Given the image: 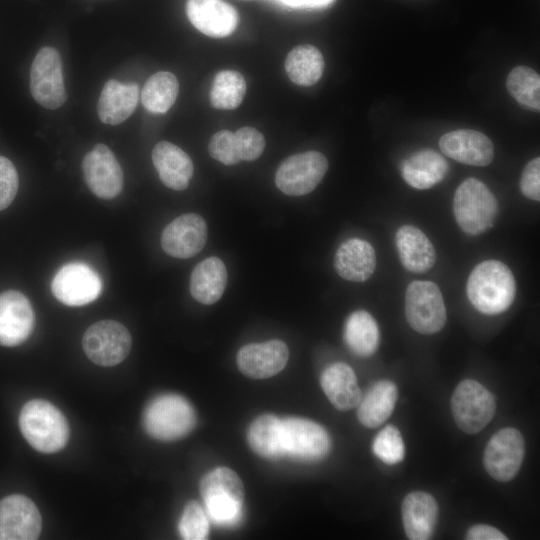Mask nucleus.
<instances>
[{
	"mask_svg": "<svg viewBox=\"0 0 540 540\" xmlns=\"http://www.w3.org/2000/svg\"><path fill=\"white\" fill-rule=\"evenodd\" d=\"M199 487L206 513L214 523L233 526L241 521L245 492L236 472L217 467L202 477Z\"/></svg>",
	"mask_w": 540,
	"mask_h": 540,
	"instance_id": "nucleus-3",
	"label": "nucleus"
},
{
	"mask_svg": "<svg viewBox=\"0 0 540 540\" xmlns=\"http://www.w3.org/2000/svg\"><path fill=\"white\" fill-rule=\"evenodd\" d=\"M395 243L406 270L420 274L433 267L436 260L434 246L419 228L408 224L401 226L396 232Z\"/></svg>",
	"mask_w": 540,
	"mask_h": 540,
	"instance_id": "nucleus-25",
	"label": "nucleus"
},
{
	"mask_svg": "<svg viewBox=\"0 0 540 540\" xmlns=\"http://www.w3.org/2000/svg\"><path fill=\"white\" fill-rule=\"evenodd\" d=\"M405 316L410 327L420 334L439 332L447 320L439 287L431 281L411 282L405 294Z\"/></svg>",
	"mask_w": 540,
	"mask_h": 540,
	"instance_id": "nucleus-7",
	"label": "nucleus"
},
{
	"mask_svg": "<svg viewBox=\"0 0 540 540\" xmlns=\"http://www.w3.org/2000/svg\"><path fill=\"white\" fill-rule=\"evenodd\" d=\"M19 186L18 174L13 163L0 156V211L14 200Z\"/></svg>",
	"mask_w": 540,
	"mask_h": 540,
	"instance_id": "nucleus-40",
	"label": "nucleus"
},
{
	"mask_svg": "<svg viewBox=\"0 0 540 540\" xmlns=\"http://www.w3.org/2000/svg\"><path fill=\"white\" fill-rule=\"evenodd\" d=\"M441 151L460 163L486 166L494 158V145L483 133L459 129L444 134L439 140Z\"/></svg>",
	"mask_w": 540,
	"mask_h": 540,
	"instance_id": "nucleus-20",
	"label": "nucleus"
},
{
	"mask_svg": "<svg viewBox=\"0 0 540 540\" xmlns=\"http://www.w3.org/2000/svg\"><path fill=\"white\" fill-rule=\"evenodd\" d=\"M374 454L384 463H400L405 456V445L400 431L394 425L385 426L374 438Z\"/></svg>",
	"mask_w": 540,
	"mask_h": 540,
	"instance_id": "nucleus-36",
	"label": "nucleus"
},
{
	"mask_svg": "<svg viewBox=\"0 0 540 540\" xmlns=\"http://www.w3.org/2000/svg\"><path fill=\"white\" fill-rule=\"evenodd\" d=\"M453 212L458 226L465 233L479 235L493 226L498 202L483 182L468 178L455 191Z\"/></svg>",
	"mask_w": 540,
	"mask_h": 540,
	"instance_id": "nucleus-5",
	"label": "nucleus"
},
{
	"mask_svg": "<svg viewBox=\"0 0 540 540\" xmlns=\"http://www.w3.org/2000/svg\"><path fill=\"white\" fill-rule=\"evenodd\" d=\"M285 70L290 80L295 84L311 86L322 76L324 70L323 55L313 45H299L287 55Z\"/></svg>",
	"mask_w": 540,
	"mask_h": 540,
	"instance_id": "nucleus-32",
	"label": "nucleus"
},
{
	"mask_svg": "<svg viewBox=\"0 0 540 540\" xmlns=\"http://www.w3.org/2000/svg\"><path fill=\"white\" fill-rule=\"evenodd\" d=\"M398 397L396 385L389 380L374 383L361 397L357 409L359 422L367 428H376L392 414Z\"/></svg>",
	"mask_w": 540,
	"mask_h": 540,
	"instance_id": "nucleus-29",
	"label": "nucleus"
},
{
	"mask_svg": "<svg viewBox=\"0 0 540 540\" xmlns=\"http://www.w3.org/2000/svg\"><path fill=\"white\" fill-rule=\"evenodd\" d=\"M206 241V222L195 213L178 216L164 228L161 235L164 252L179 259L195 256L203 249Z\"/></svg>",
	"mask_w": 540,
	"mask_h": 540,
	"instance_id": "nucleus-16",
	"label": "nucleus"
},
{
	"mask_svg": "<svg viewBox=\"0 0 540 540\" xmlns=\"http://www.w3.org/2000/svg\"><path fill=\"white\" fill-rule=\"evenodd\" d=\"M35 315L28 298L16 290L0 294V345L14 347L28 339Z\"/></svg>",
	"mask_w": 540,
	"mask_h": 540,
	"instance_id": "nucleus-17",
	"label": "nucleus"
},
{
	"mask_svg": "<svg viewBox=\"0 0 540 540\" xmlns=\"http://www.w3.org/2000/svg\"><path fill=\"white\" fill-rule=\"evenodd\" d=\"M343 338L352 353L368 357L379 345V328L373 316L365 310L352 312L346 319Z\"/></svg>",
	"mask_w": 540,
	"mask_h": 540,
	"instance_id": "nucleus-30",
	"label": "nucleus"
},
{
	"mask_svg": "<svg viewBox=\"0 0 540 540\" xmlns=\"http://www.w3.org/2000/svg\"><path fill=\"white\" fill-rule=\"evenodd\" d=\"M472 306L487 315L506 311L513 303L516 283L512 271L498 260H486L474 267L466 284Z\"/></svg>",
	"mask_w": 540,
	"mask_h": 540,
	"instance_id": "nucleus-1",
	"label": "nucleus"
},
{
	"mask_svg": "<svg viewBox=\"0 0 540 540\" xmlns=\"http://www.w3.org/2000/svg\"><path fill=\"white\" fill-rule=\"evenodd\" d=\"M132 339L127 328L114 320H101L84 333L82 346L86 356L104 367L121 363L129 354Z\"/></svg>",
	"mask_w": 540,
	"mask_h": 540,
	"instance_id": "nucleus-8",
	"label": "nucleus"
},
{
	"mask_svg": "<svg viewBox=\"0 0 540 540\" xmlns=\"http://www.w3.org/2000/svg\"><path fill=\"white\" fill-rule=\"evenodd\" d=\"M139 101V87L135 83H121L111 79L101 91L97 113L99 119L110 125L124 122L134 112Z\"/></svg>",
	"mask_w": 540,
	"mask_h": 540,
	"instance_id": "nucleus-26",
	"label": "nucleus"
},
{
	"mask_svg": "<svg viewBox=\"0 0 540 540\" xmlns=\"http://www.w3.org/2000/svg\"><path fill=\"white\" fill-rule=\"evenodd\" d=\"M53 295L68 306H82L96 300L102 290L99 275L87 264L72 262L61 267L51 282Z\"/></svg>",
	"mask_w": 540,
	"mask_h": 540,
	"instance_id": "nucleus-13",
	"label": "nucleus"
},
{
	"mask_svg": "<svg viewBox=\"0 0 540 540\" xmlns=\"http://www.w3.org/2000/svg\"><path fill=\"white\" fill-rule=\"evenodd\" d=\"M469 540H506L507 537L497 528L486 524L470 527L466 533Z\"/></svg>",
	"mask_w": 540,
	"mask_h": 540,
	"instance_id": "nucleus-42",
	"label": "nucleus"
},
{
	"mask_svg": "<svg viewBox=\"0 0 540 540\" xmlns=\"http://www.w3.org/2000/svg\"><path fill=\"white\" fill-rule=\"evenodd\" d=\"M320 385L331 404L340 411L357 407L362 397L353 369L343 362L327 366L321 374Z\"/></svg>",
	"mask_w": 540,
	"mask_h": 540,
	"instance_id": "nucleus-24",
	"label": "nucleus"
},
{
	"mask_svg": "<svg viewBox=\"0 0 540 540\" xmlns=\"http://www.w3.org/2000/svg\"><path fill=\"white\" fill-rule=\"evenodd\" d=\"M179 92L176 76L160 71L148 78L141 91L143 106L152 113H166L174 104Z\"/></svg>",
	"mask_w": 540,
	"mask_h": 540,
	"instance_id": "nucleus-33",
	"label": "nucleus"
},
{
	"mask_svg": "<svg viewBox=\"0 0 540 540\" xmlns=\"http://www.w3.org/2000/svg\"><path fill=\"white\" fill-rule=\"evenodd\" d=\"M334 268L345 280L364 282L376 268V254L366 240L351 238L344 241L336 251Z\"/></svg>",
	"mask_w": 540,
	"mask_h": 540,
	"instance_id": "nucleus-22",
	"label": "nucleus"
},
{
	"mask_svg": "<svg viewBox=\"0 0 540 540\" xmlns=\"http://www.w3.org/2000/svg\"><path fill=\"white\" fill-rule=\"evenodd\" d=\"M280 1L294 8H324L331 5L335 0H280Z\"/></svg>",
	"mask_w": 540,
	"mask_h": 540,
	"instance_id": "nucleus-43",
	"label": "nucleus"
},
{
	"mask_svg": "<svg viewBox=\"0 0 540 540\" xmlns=\"http://www.w3.org/2000/svg\"><path fill=\"white\" fill-rule=\"evenodd\" d=\"M208 150L212 158L225 165L242 161L236 135L228 130L215 133L209 141Z\"/></svg>",
	"mask_w": 540,
	"mask_h": 540,
	"instance_id": "nucleus-38",
	"label": "nucleus"
},
{
	"mask_svg": "<svg viewBox=\"0 0 540 540\" xmlns=\"http://www.w3.org/2000/svg\"><path fill=\"white\" fill-rule=\"evenodd\" d=\"M285 456L314 462L326 457L331 448L328 432L320 424L305 418L281 419Z\"/></svg>",
	"mask_w": 540,
	"mask_h": 540,
	"instance_id": "nucleus-9",
	"label": "nucleus"
},
{
	"mask_svg": "<svg viewBox=\"0 0 540 540\" xmlns=\"http://www.w3.org/2000/svg\"><path fill=\"white\" fill-rule=\"evenodd\" d=\"M227 280L228 274L224 262L218 257H208L193 269L190 276V293L202 304H214L223 295Z\"/></svg>",
	"mask_w": 540,
	"mask_h": 540,
	"instance_id": "nucleus-28",
	"label": "nucleus"
},
{
	"mask_svg": "<svg viewBox=\"0 0 540 540\" xmlns=\"http://www.w3.org/2000/svg\"><path fill=\"white\" fill-rule=\"evenodd\" d=\"M186 13L192 25L209 37H226L239 23L236 9L223 0H188Z\"/></svg>",
	"mask_w": 540,
	"mask_h": 540,
	"instance_id": "nucleus-19",
	"label": "nucleus"
},
{
	"mask_svg": "<svg viewBox=\"0 0 540 540\" xmlns=\"http://www.w3.org/2000/svg\"><path fill=\"white\" fill-rule=\"evenodd\" d=\"M446 159L431 149L411 154L401 165L402 177L415 189L425 190L441 182L448 172Z\"/></svg>",
	"mask_w": 540,
	"mask_h": 540,
	"instance_id": "nucleus-27",
	"label": "nucleus"
},
{
	"mask_svg": "<svg viewBox=\"0 0 540 540\" xmlns=\"http://www.w3.org/2000/svg\"><path fill=\"white\" fill-rule=\"evenodd\" d=\"M251 449L267 459L284 457L281 419L272 414H263L252 421L247 432Z\"/></svg>",
	"mask_w": 540,
	"mask_h": 540,
	"instance_id": "nucleus-31",
	"label": "nucleus"
},
{
	"mask_svg": "<svg viewBox=\"0 0 540 540\" xmlns=\"http://www.w3.org/2000/svg\"><path fill=\"white\" fill-rule=\"evenodd\" d=\"M19 427L26 441L41 453H55L69 440L70 429L64 414L52 403L34 399L24 404Z\"/></svg>",
	"mask_w": 540,
	"mask_h": 540,
	"instance_id": "nucleus-2",
	"label": "nucleus"
},
{
	"mask_svg": "<svg viewBox=\"0 0 540 540\" xmlns=\"http://www.w3.org/2000/svg\"><path fill=\"white\" fill-rule=\"evenodd\" d=\"M241 160L253 161L261 156L265 147L263 135L252 127H242L235 132Z\"/></svg>",
	"mask_w": 540,
	"mask_h": 540,
	"instance_id": "nucleus-39",
	"label": "nucleus"
},
{
	"mask_svg": "<svg viewBox=\"0 0 540 540\" xmlns=\"http://www.w3.org/2000/svg\"><path fill=\"white\" fill-rule=\"evenodd\" d=\"M438 515V503L427 492L413 491L402 501L401 517L408 539H430L437 524Z\"/></svg>",
	"mask_w": 540,
	"mask_h": 540,
	"instance_id": "nucleus-21",
	"label": "nucleus"
},
{
	"mask_svg": "<svg viewBox=\"0 0 540 540\" xmlns=\"http://www.w3.org/2000/svg\"><path fill=\"white\" fill-rule=\"evenodd\" d=\"M289 350L285 342L274 339L250 343L237 353L241 373L252 379H266L278 374L288 362Z\"/></svg>",
	"mask_w": 540,
	"mask_h": 540,
	"instance_id": "nucleus-18",
	"label": "nucleus"
},
{
	"mask_svg": "<svg viewBox=\"0 0 540 540\" xmlns=\"http://www.w3.org/2000/svg\"><path fill=\"white\" fill-rule=\"evenodd\" d=\"M86 184L99 198L112 199L123 189L122 168L113 152L104 144H96L83 158Z\"/></svg>",
	"mask_w": 540,
	"mask_h": 540,
	"instance_id": "nucleus-14",
	"label": "nucleus"
},
{
	"mask_svg": "<svg viewBox=\"0 0 540 540\" xmlns=\"http://www.w3.org/2000/svg\"><path fill=\"white\" fill-rule=\"evenodd\" d=\"M525 455V441L519 430L505 427L495 432L488 441L483 465L496 481L508 482L519 472Z\"/></svg>",
	"mask_w": 540,
	"mask_h": 540,
	"instance_id": "nucleus-12",
	"label": "nucleus"
},
{
	"mask_svg": "<svg viewBox=\"0 0 540 540\" xmlns=\"http://www.w3.org/2000/svg\"><path fill=\"white\" fill-rule=\"evenodd\" d=\"M178 530L185 540L206 539L209 532L208 515L196 501H189L181 514Z\"/></svg>",
	"mask_w": 540,
	"mask_h": 540,
	"instance_id": "nucleus-37",
	"label": "nucleus"
},
{
	"mask_svg": "<svg viewBox=\"0 0 540 540\" xmlns=\"http://www.w3.org/2000/svg\"><path fill=\"white\" fill-rule=\"evenodd\" d=\"M245 93L243 75L234 70H223L216 74L212 82L210 101L217 109H235L242 103Z\"/></svg>",
	"mask_w": 540,
	"mask_h": 540,
	"instance_id": "nucleus-34",
	"label": "nucleus"
},
{
	"mask_svg": "<svg viewBox=\"0 0 540 540\" xmlns=\"http://www.w3.org/2000/svg\"><path fill=\"white\" fill-rule=\"evenodd\" d=\"M30 90L34 100L45 108L56 109L65 103L62 63L55 48L46 46L36 54L30 69Z\"/></svg>",
	"mask_w": 540,
	"mask_h": 540,
	"instance_id": "nucleus-11",
	"label": "nucleus"
},
{
	"mask_svg": "<svg viewBox=\"0 0 540 540\" xmlns=\"http://www.w3.org/2000/svg\"><path fill=\"white\" fill-rule=\"evenodd\" d=\"M41 528V515L32 500L18 494L0 500V540H34Z\"/></svg>",
	"mask_w": 540,
	"mask_h": 540,
	"instance_id": "nucleus-15",
	"label": "nucleus"
},
{
	"mask_svg": "<svg viewBox=\"0 0 540 540\" xmlns=\"http://www.w3.org/2000/svg\"><path fill=\"white\" fill-rule=\"evenodd\" d=\"M522 194L534 201L540 200V158L532 159L524 168L520 179Z\"/></svg>",
	"mask_w": 540,
	"mask_h": 540,
	"instance_id": "nucleus-41",
	"label": "nucleus"
},
{
	"mask_svg": "<svg viewBox=\"0 0 540 540\" xmlns=\"http://www.w3.org/2000/svg\"><path fill=\"white\" fill-rule=\"evenodd\" d=\"M506 87L519 104L540 110V77L536 71L526 66L515 67L506 79Z\"/></svg>",
	"mask_w": 540,
	"mask_h": 540,
	"instance_id": "nucleus-35",
	"label": "nucleus"
},
{
	"mask_svg": "<svg viewBox=\"0 0 540 540\" xmlns=\"http://www.w3.org/2000/svg\"><path fill=\"white\" fill-rule=\"evenodd\" d=\"M451 412L458 428L475 434L483 430L496 411L493 394L476 380L466 379L455 388L451 397Z\"/></svg>",
	"mask_w": 540,
	"mask_h": 540,
	"instance_id": "nucleus-6",
	"label": "nucleus"
},
{
	"mask_svg": "<svg viewBox=\"0 0 540 540\" xmlns=\"http://www.w3.org/2000/svg\"><path fill=\"white\" fill-rule=\"evenodd\" d=\"M145 431L152 438L173 441L188 435L196 425V412L181 395L160 394L145 407L142 416Z\"/></svg>",
	"mask_w": 540,
	"mask_h": 540,
	"instance_id": "nucleus-4",
	"label": "nucleus"
},
{
	"mask_svg": "<svg viewBox=\"0 0 540 540\" xmlns=\"http://www.w3.org/2000/svg\"><path fill=\"white\" fill-rule=\"evenodd\" d=\"M328 170L326 157L318 151H307L285 159L277 169L275 183L289 196L312 192Z\"/></svg>",
	"mask_w": 540,
	"mask_h": 540,
	"instance_id": "nucleus-10",
	"label": "nucleus"
},
{
	"mask_svg": "<svg viewBox=\"0 0 540 540\" xmlns=\"http://www.w3.org/2000/svg\"><path fill=\"white\" fill-rule=\"evenodd\" d=\"M152 161L165 186L177 191L188 187L193 163L181 148L168 141H160L152 150Z\"/></svg>",
	"mask_w": 540,
	"mask_h": 540,
	"instance_id": "nucleus-23",
	"label": "nucleus"
}]
</instances>
